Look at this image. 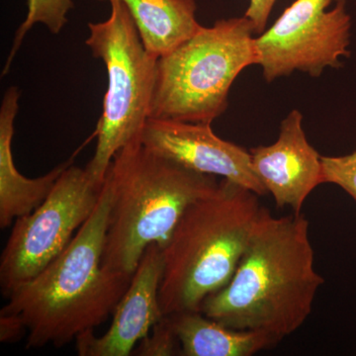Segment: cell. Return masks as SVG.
<instances>
[{
    "mask_svg": "<svg viewBox=\"0 0 356 356\" xmlns=\"http://www.w3.org/2000/svg\"><path fill=\"white\" fill-rule=\"evenodd\" d=\"M142 142L185 168L226 178L259 196L268 193L254 172L250 152L218 137L211 123L149 119Z\"/></svg>",
    "mask_w": 356,
    "mask_h": 356,
    "instance_id": "9c48e42d",
    "label": "cell"
},
{
    "mask_svg": "<svg viewBox=\"0 0 356 356\" xmlns=\"http://www.w3.org/2000/svg\"><path fill=\"white\" fill-rule=\"evenodd\" d=\"M254 34L245 16L222 19L159 58L149 119L212 124L238 74L259 65Z\"/></svg>",
    "mask_w": 356,
    "mask_h": 356,
    "instance_id": "5b68a950",
    "label": "cell"
},
{
    "mask_svg": "<svg viewBox=\"0 0 356 356\" xmlns=\"http://www.w3.org/2000/svg\"><path fill=\"white\" fill-rule=\"evenodd\" d=\"M304 215L274 217L262 207L236 273L204 300L201 313L225 327L264 332L280 343L313 310L325 280L315 268Z\"/></svg>",
    "mask_w": 356,
    "mask_h": 356,
    "instance_id": "6da1fadb",
    "label": "cell"
},
{
    "mask_svg": "<svg viewBox=\"0 0 356 356\" xmlns=\"http://www.w3.org/2000/svg\"><path fill=\"white\" fill-rule=\"evenodd\" d=\"M262 206L259 195L222 178L184 211L163 247L159 298L165 315L200 311L236 273Z\"/></svg>",
    "mask_w": 356,
    "mask_h": 356,
    "instance_id": "277c9868",
    "label": "cell"
},
{
    "mask_svg": "<svg viewBox=\"0 0 356 356\" xmlns=\"http://www.w3.org/2000/svg\"><path fill=\"white\" fill-rule=\"evenodd\" d=\"M303 116L293 110L281 122L278 139L270 146L250 149L252 165L280 208L300 214L311 192L324 184L320 154L307 140Z\"/></svg>",
    "mask_w": 356,
    "mask_h": 356,
    "instance_id": "8fae6325",
    "label": "cell"
},
{
    "mask_svg": "<svg viewBox=\"0 0 356 356\" xmlns=\"http://www.w3.org/2000/svg\"><path fill=\"white\" fill-rule=\"evenodd\" d=\"M110 205L104 181L95 212L64 252L7 298L1 313L22 318L26 348H62L113 315L133 275L102 266Z\"/></svg>",
    "mask_w": 356,
    "mask_h": 356,
    "instance_id": "7a4b0ae2",
    "label": "cell"
},
{
    "mask_svg": "<svg viewBox=\"0 0 356 356\" xmlns=\"http://www.w3.org/2000/svg\"><path fill=\"white\" fill-rule=\"evenodd\" d=\"M132 355L139 356L182 355L181 344L173 330L168 315L154 325L149 334L145 337Z\"/></svg>",
    "mask_w": 356,
    "mask_h": 356,
    "instance_id": "2e32d148",
    "label": "cell"
},
{
    "mask_svg": "<svg viewBox=\"0 0 356 356\" xmlns=\"http://www.w3.org/2000/svg\"><path fill=\"white\" fill-rule=\"evenodd\" d=\"M276 0H250L245 16L254 25V34L261 35L266 30L267 20Z\"/></svg>",
    "mask_w": 356,
    "mask_h": 356,
    "instance_id": "d6986e66",
    "label": "cell"
},
{
    "mask_svg": "<svg viewBox=\"0 0 356 356\" xmlns=\"http://www.w3.org/2000/svg\"><path fill=\"white\" fill-rule=\"evenodd\" d=\"M324 184H336L356 202V151L341 156H321Z\"/></svg>",
    "mask_w": 356,
    "mask_h": 356,
    "instance_id": "e0dca14e",
    "label": "cell"
},
{
    "mask_svg": "<svg viewBox=\"0 0 356 356\" xmlns=\"http://www.w3.org/2000/svg\"><path fill=\"white\" fill-rule=\"evenodd\" d=\"M74 6L72 0H27V15L15 33L2 76L8 74L23 40L33 26L43 24L51 34H60L67 23V14Z\"/></svg>",
    "mask_w": 356,
    "mask_h": 356,
    "instance_id": "9a60e30c",
    "label": "cell"
},
{
    "mask_svg": "<svg viewBox=\"0 0 356 356\" xmlns=\"http://www.w3.org/2000/svg\"><path fill=\"white\" fill-rule=\"evenodd\" d=\"M168 316L184 356H252L280 343L264 332L225 327L200 311Z\"/></svg>",
    "mask_w": 356,
    "mask_h": 356,
    "instance_id": "4fadbf2b",
    "label": "cell"
},
{
    "mask_svg": "<svg viewBox=\"0 0 356 356\" xmlns=\"http://www.w3.org/2000/svg\"><path fill=\"white\" fill-rule=\"evenodd\" d=\"M351 18L346 0H296L255 38L267 83L295 70L317 77L350 57Z\"/></svg>",
    "mask_w": 356,
    "mask_h": 356,
    "instance_id": "ba28073f",
    "label": "cell"
},
{
    "mask_svg": "<svg viewBox=\"0 0 356 356\" xmlns=\"http://www.w3.org/2000/svg\"><path fill=\"white\" fill-rule=\"evenodd\" d=\"M163 273V252L159 243L145 250L130 286L113 313L108 331L96 337L89 330L76 339L81 356H128L163 317L159 293Z\"/></svg>",
    "mask_w": 356,
    "mask_h": 356,
    "instance_id": "30bf717a",
    "label": "cell"
},
{
    "mask_svg": "<svg viewBox=\"0 0 356 356\" xmlns=\"http://www.w3.org/2000/svg\"><path fill=\"white\" fill-rule=\"evenodd\" d=\"M102 188L86 168L70 165L44 202L15 220L0 259V288L6 299L64 252L95 212Z\"/></svg>",
    "mask_w": 356,
    "mask_h": 356,
    "instance_id": "52a82bcc",
    "label": "cell"
},
{
    "mask_svg": "<svg viewBox=\"0 0 356 356\" xmlns=\"http://www.w3.org/2000/svg\"><path fill=\"white\" fill-rule=\"evenodd\" d=\"M27 327L16 314L0 313V341L16 343L27 336Z\"/></svg>",
    "mask_w": 356,
    "mask_h": 356,
    "instance_id": "ac0fdd59",
    "label": "cell"
},
{
    "mask_svg": "<svg viewBox=\"0 0 356 356\" xmlns=\"http://www.w3.org/2000/svg\"><path fill=\"white\" fill-rule=\"evenodd\" d=\"M111 13L102 22L88 23L86 46L107 70V89L98 121L95 156L86 170L96 184H104L115 154L142 137L149 119L158 72V58L149 55L127 6L108 0Z\"/></svg>",
    "mask_w": 356,
    "mask_h": 356,
    "instance_id": "8992f818",
    "label": "cell"
},
{
    "mask_svg": "<svg viewBox=\"0 0 356 356\" xmlns=\"http://www.w3.org/2000/svg\"><path fill=\"white\" fill-rule=\"evenodd\" d=\"M106 1V0H97ZM149 55H168L201 29L195 0H122Z\"/></svg>",
    "mask_w": 356,
    "mask_h": 356,
    "instance_id": "5bb4252c",
    "label": "cell"
},
{
    "mask_svg": "<svg viewBox=\"0 0 356 356\" xmlns=\"http://www.w3.org/2000/svg\"><path fill=\"white\" fill-rule=\"evenodd\" d=\"M105 182L111 205L102 266L133 275L146 248H163L187 207L220 181L152 151L140 137L117 152Z\"/></svg>",
    "mask_w": 356,
    "mask_h": 356,
    "instance_id": "3957f363",
    "label": "cell"
},
{
    "mask_svg": "<svg viewBox=\"0 0 356 356\" xmlns=\"http://www.w3.org/2000/svg\"><path fill=\"white\" fill-rule=\"evenodd\" d=\"M21 92L10 86L0 106V228L6 229L14 220L30 214L44 202L72 161H65L38 178L23 177L14 163V122L19 110Z\"/></svg>",
    "mask_w": 356,
    "mask_h": 356,
    "instance_id": "7c38bea8",
    "label": "cell"
}]
</instances>
